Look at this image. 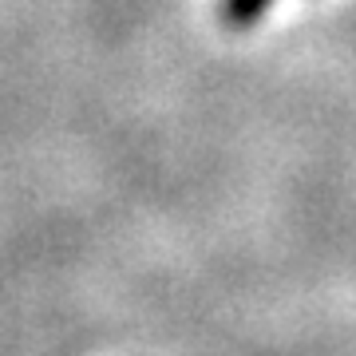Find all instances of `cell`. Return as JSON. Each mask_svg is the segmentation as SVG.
<instances>
[{"label": "cell", "mask_w": 356, "mask_h": 356, "mask_svg": "<svg viewBox=\"0 0 356 356\" xmlns=\"http://www.w3.org/2000/svg\"><path fill=\"white\" fill-rule=\"evenodd\" d=\"M273 0H222V16L229 28H254Z\"/></svg>", "instance_id": "6da1fadb"}]
</instances>
